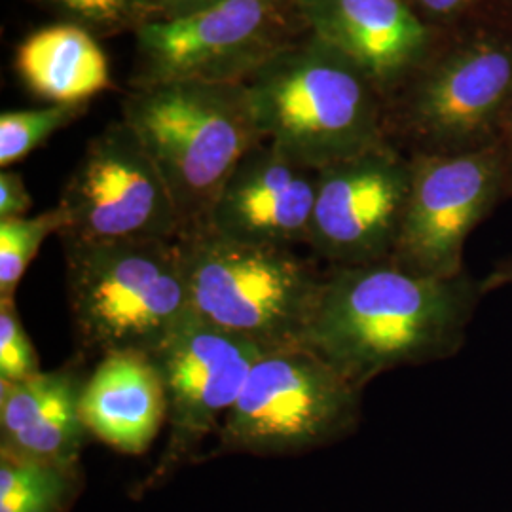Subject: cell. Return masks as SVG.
Instances as JSON below:
<instances>
[{"label": "cell", "instance_id": "obj_1", "mask_svg": "<svg viewBox=\"0 0 512 512\" xmlns=\"http://www.w3.org/2000/svg\"><path fill=\"white\" fill-rule=\"evenodd\" d=\"M480 279L414 274L391 258L329 266L304 346L365 389L380 374L454 357L482 298Z\"/></svg>", "mask_w": 512, "mask_h": 512}, {"label": "cell", "instance_id": "obj_2", "mask_svg": "<svg viewBox=\"0 0 512 512\" xmlns=\"http://www.w3.org/2000/svg\"><path fill=\"white\" fill-rule=\"evenodd\" d=\"M484 14L446 31L387 101V139L408 156L497 145L512 107V19Z\"/></svg>", "mask_w": 512, "mask_h": 512}, {"label": "cell", "instance_id": "obj_3", "mask_svg": "<svg viewBox=\"0 0 512 512\" xmlns=\"http://www.w3.org/2000/svg\"><path fill=\"white\" fill-rule=\"evenodd\" d=\"M264 141L317 171L387 139V101L327 42L304 33L245 84Z\"/></svg>", "mask_w": 512, "mask_h": 512}, {"label": "cell", "instance_id": "obj_4", "mask_svg": "<svg viewBox=\"0 0 512 512\" xmlns=\"http://www.w3.org/2000/svg\"><path fill=\"white\" fill-rule=\"evenodd\" d=\"M76 340L152 357L192 317L181 239L61 241Z\"/></svg>", "mask_w": 512, "mask_h": 512}, {"label": "cell", "instance_id": "obj_5", "mask_svg": "<svg viewBox=\"0 0 512 512\" xmlns=\"http://www.w3.org/2000/svg\"><path fill=\"white\" fill-rule=\"evenodd\" d=\"M122 120L162 173L183 220V236L202 228L236 165L262 141L245 84L129 88Z\"/></svg>", "mask_w": 512, "mask_h": 512}, {"label": "cell", "instance_id": "obj_6", "mask_svg": "<svg viewBox=\"0 0 512 512\" xmlns=\"http://www.w3.org/2000/svg\"><path fill=\"white\" fill-rule=\"evenodd\" d=\"M179 239L198 321L266 351L304 346L323 281L313 262L205 226Z\"/></svg>", "mask_w": 512, "mask_h": 512}, {"label": "cell", "instance_id": "obj_7", "mask_svg": "<svg viewBox=\"0 0 512 512\" xmlns=\"http://www.w3.org/2000/svg\"><path fill=\"white\" fill-rule=\"evenodd\" d=\"M363 389L306 346L272 349L256 361L224 416L211 456H300L346 439L361 423Z\"/></svg>", "mask_w": 512, "mask_h": 512}, {"label": "cell", "instance_id": "obj_8", "mask_svg": "<svg viewBox=\"0 0 512 512\" xmlns=\"http://www.w3.org/2000/svg\"><path fill=\"white\" fill-rule=\"evenodd\" d=\"M304 33L294 0H224L181 18L150 19L133 33L129 88L165 82L247 84Z\"/></svg>", "mask_w": 512, "mask_h": 512}, {"label": "cell", "instance_id": "obj_9", "mask_svg": "<svg viewBox=\"0 0 512 512\" xmlns=\"http://www.w3.org/2000/svg\"><path fill=\"white\" fill-rule=\"evenodd\" d=\"M61 241L179 239L183 220L147 150L120 118L99 131L57 202Z\"/></svg>", "mask_w": 512, "mask_h": 512}, {"label": "cell", "instance_id": "obj_10", "mask_svg": "<svg viewBox=\"0 0 512 512\" xmlns=\"http://www.w3.org/2000/svg\"><path fill=\"white\" fill-rule=\"evenodd\" d=\"M412 183L391 260L404 270L456 277L465 243L509 200L499 145L461 154H412Z\"/></svg>", "mask_w": 512, "mask_h": 512}, {"label": "cell", "instance_id": "obj_11", "mask_svg": "<svg viewBox=\"0 0 512 512\" xmlns=\"http://www.w3.org/2000/svg\"><path fill=\"white\" fill-rule=\"evenodd\" d=\"M266 349L198 321L194 315L152 355L167 397L169 437L145 488L158 486L196 456L205 437L238 401Z\"/></svg>", "mask_w": 512, "mask_h": 512}, {"label": "cell", "instance_id": "obj_12", "mask_svg": "<svg viewBox=\"0 0 512 512\" xmlns=\"http://www.w3.org/2000/svg\"><path fill=\"white\" fill-rule=\"evenodd\" d=\"M410 183L412 160L389 141L321 169L308 247L329 266L391 258Z\"/></svg>", "mask_w": 512, "mask_h": 512}, {"label": "cell", "instance_id": "obj_13", "mask_svg": "<svg viewBox=\"0 0 512 512\" xmlns=\"http://www.w3.org/2000/svg\"><path fill=\"white\" fill-rule=\"evenodd\" d=\"M317 184V169L262 139L236 165L203 226L260 245H308Z\"/></svg>", "mask_w": 512, "mask_h": 512}, {"label": "cell", "instance_id": "obj_14", "mask_svg": "<svg viewBox=\"0 0 512 512\" xmlns=\"http://www.w3.org/2000/svg\"><path fill=\"white\" fill-rule=\"evenodd\" d=\"M306 31L353 61L389 101L439 46L444 33L404 0H294Z\"/></svg>", "mask_w": 512, "mask_h": 512}, {"label": "cell", "instance_id": "obj_15", "mask_svg": "<svg viewBox=\"0 0 512 512\" xmlns=\"http://www.w3.org/2000/svg\"><path fill=\"white\" fill-rule=\"evenodd\" d=\"M88 380L82 365L0 382V454L48 463H80L92 437L80 416Z\"/></svg>", "mask_w": 512, "mask_h": 512}, {"label": "cell", "instance_id": "obj_16", "mask_svg": "<svg viewBox=\"0 0 512 512\" xmlns=\"http://www.w3.org/2000/svg\"><path fill=\"white\" fill-rule=\"evenodd\" d=\"M80 416L93 439L126 456H141L167 423V397L152 357L114 353L88 374Z\"/></svg>", "mask_w": 512, "mask_h": 512}, {"label": "cell", "instance_id": "obj_17", "mask_svg": "<svg viewBox=\"0 0 512 512\" xmlns=\"http://www.w3.org/2000/svg\"><path fill=\"white\" fill-rule=\"evenodd\" d=\"M21 84L48 105H88L112 90L109 59L88 29L55 21L29 33L16 48Z\"/></svg>", "mask_w": 512, "mask_h": 512}, {"label": "cell", "instance_id": "obj_18", "mask_svg": "<svg viewBox=\"0 0 512 512\" xmlns=\"http://www.w3.org/2000/svg\"><path fill=\"white\" fill-rule=\"evenodd\" d=\"M82 490V463L0 454V512H69Z\"/></svg>", "mask_w": 512, "mask_h": 512}, {"label": "cell", "instance_id": "obj_19", "mask_svg": "<svg viewBox=\"0 0 512 512\" xmlns=\"http://www.w3.org/2000/svg\"><path fill=\"white\" fill-rule=\"evenodd\" d=\"M88 112V105H46L0 114V167L10 169L44 147L55 133Z\"/></svg>", "mask_w": 512, "mask_h": 512}, {"label": "cell", "instance_id": "obj_20", "mask_svg": "<svg viewBox=\"0 0 512 512\" xmlns=\"http://www.w3.org/2000/svg\"><path fill=\"white\" fill-rule=\"evenodd\" d=\"M63 228L65 217L57 205L35 217L0 220V300L16 298L19 281L42 243Z\"/></svg>", "mask_w": 512, "mask_h": 512}, {"label": "cell", "instance_id": "obj_21", "mask_svg": "<svg viewBox=\"0 0 512 512\" xmlns=\"http://www.w3.org/2000/svg\"><path fill=\"white\" fill-rule=\"evenodd\" d=\"M97 38L135 33L154 19V0H27Z\"/></svg>", "mask_w": 512, "mask_h": 512}, {"label": "cell", "instance_id": "obj_22", "mask_svg": "<svg viewBox=\"0 0 512 512\" xmlns=\"http://www.w3.org/2000/svg\"><path fill=\"white\" fill-rule=\"evenodd\" d=\"M38 372L40 359L19 317L16 298L0 300V382H19Z\"/></svg>", "mask_w": 512, "mask_h": 512}, {"label": "cell", "instance_id": "obj_23", "mask_svg": "<svg viewBox=\"0 0 512 512\" xmlns=\"http://www.w3.org/2000/svg\"><path fill=\"white\" fill-rule=\"evenodd\" d=\"M427 25L446 33L469 19L482 16L497 0H404Z\"/></svg>", "mask_w": 512, "mask_h": 512}, {"label": "cell", "instance_id": "obj_24", "mask_svg": "<svg viewBox=\"0 0 512 512\" xmlns=\"http://www.w3.org/2000/svg\"><path fill=\"white\" fill-rule=\"evenodd\" d=\"M33 198L23 177L14 169L0 171V220L29 217Z\"/></svg>", "mask_w": 512, "mask_h": 512}, {"label": "cell", "instance_id": "obj_25", "mask_svg": "<svg viewBox=\"0 0 512 512\" xmlns=\"http://www.w3.org/2000/svg\"><path fill=\"white\" fill-rule=\"evenodd\" d=\"M224 0H154V19L181 18Z\"/></svg>", "mask_w": 512, "mask_h": 512}, {"label": "cell", "instance_id": "obj_26", "mask_svg": "<svg viewBox=\"0 0 512 512\" xmlns=\"http://www.w3.org/2000/svg\"><path fill=\"white\" fill-rule=\"evenodd\" d=\"M503 287H512V258L497 262L494 270L484 279H480L482 294L494 293Z\"/></svg>", "mask_w": 512, "mask_h": 512}, {"label": "cell", "instance_id": "obj_27", "mask_svg": "<svg viewBox=\"0 0 512 512\" xmlns=\"http://www.w3.org/2000/svg\"><path fill=\"white\" fill-rule=\"evenodd\" d=\"M499 150L503 156V164H505V173H507V186H509V198H512V107L505 118V124L499 135Z\"/></svg>", "mask_w": 512, "mask_h": 512}, {"label": "cell", "instance_id": "obj_28", "mask_svg": "<svg viewBox=\"0 0 512 512\" xmlns=\"http://www.w3.org/2000/svg\"><path fill=\"white\" fill-rule=\"evenodd\" d=\"M503 14L512 19V0H503Z\"/></svg>", "mask_w": 512, "mask_h": 512}]
</instances>
